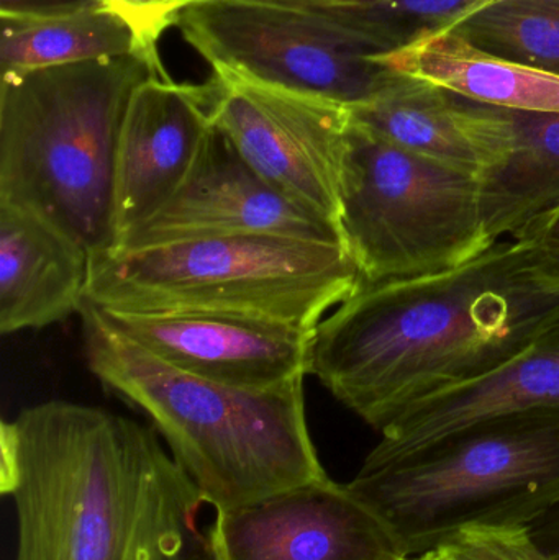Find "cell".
<instances>
[{
  "mask_svg": "<svg viewBox=\"0 0 559 560\" xmlns=\"http://www.w3.org/2000/svg\"><path fill=\"white\" fill-rule=\"evenodd\" d=\"M212 124L272 187L340 226L350 108L213 74Z\"/></svg>",
  "mask_w": 559,
  "mask_h": 560,
  "instance_id": "9c48e42d",
  "label": "cell"
},
{
  "mask_svg": "<svg viewBox=\"0 0 559 560\" xmlns=\"http://www.w3.org/2000/svg\"><path fill=\"white\" fill-rule=\"evenodd\" d=\"M559 316V287L524 242L462 268L363 282L314 331L308 374L377 433L414 405L482 377Z\"/></svg>",
  "mask_w": 559,
  "mask_h": 560,
  "instance_id": "6da1fadb",
  "label": "cell"
},
{
  "mask_svg": "<svg viewBox=\"0 0 559 560\" xmlns=\"http://www.w3.org/2000/svg\"><path fill=\"white\" fill-rule=\"evenodd\" d=\"M318 16L361 36L381 55L446 32L491 0H259Z\"/></svg>",
  "mask_w": 559,
  "mask_h": 560,
  "instance_id": "ffe728a7",
  "label": "cell"
},
{
  "mask_svg": "<svg viewBox=\"0 0 559 560\" xmlns=\"http://www.w3.org/2000/svg\"><path fill=\"white\" fill-rule=\"evenodd\" d=\"M538 408H559V316L494 371L404 411L364 460L396 459L468 424Z\"/></svg>",
  "mask_w": 559,
  "mask_h": 560,
  "instance_id": "9a60e30c",
  "label": "cell"
},
{
  "mask_svg": "<svg viewBox=\"0 0 559 560\" xmlns=\"http://www.w3.org/2000/svg\"><path fill=\"white\" fill-rule=\"evenodd\" d=\"M462 102L481 164L476 177L489 238H522L559 207V114Z\"/></svg>",
  "mask_w": 559,
  "mask_h": 560,
  "instance_id": "5bb4252c",
  "label": "cell"
},
{
  "mask_svg": "<svg viewBox=\"0 0 559 560\" xmlns=\"http://www.w3.org/2000/svg\"><path fill=\"white\" fill-rule=\"evenodd\" d=\"M442 560H559L538 545L531 526H471L436 546Z\"/></svg>",
  "mask_w": 559,
  "mask_h": 560,
  "instance_id": "7402d4cb",
  "label": "cell"
},
{
  "mask_svg": "<svg viewBox=\"0 0 559 560\" xmlns=\"http://www.w3.org/2000/svg\"><path fill=\"white\" fill-rule=\"evenodd\" d=\"M340 230L363 282L440 275L496 245L482 219L475 174L400 150L353 118Z\"/></svg>",
  "mask_w": 559,
  "mask_h": 560,
  "instance_id": "52a82bcc",
  "label": "cell"
},
{
  "mask_svg": "<svg viewBox=\"0 0 559 560\" xmlns=\"http://www.w3.org/2000/svg\"><path fill=\"white\" fill-rule=\"evenodd\" d=\"M404 560H442V558H440L439 551L433 549V551L423 552V555L412 556V558H406Z\"/></svg>",
  "mask_w": 559,
  "mask_h": 560,
  "instance_id": "484cf974",
  "label": "cell"
},
{
  "mask_svg": "<svg viewBox=\"0 0 559 560\" xmlns=\"http://www.w3.org/2000/svg\"><path fill=\"white\" fill-rule=\"evenodd\" d=\"M153 78H167L158 55L2 74L0 203L36 213L91 256L114 249L121 125Z\"/></svg>",
  "mask_w": 559,
  "mask_h": 560,
  "instance_id": "277c9868",
  "label": "cell"
},
{
  "mask_svg": "<svg viewBox=\"0 0 559 560\" xmlns=\"http://www.w3.org/2000/svg\"><path fill=\"white\" fill-rule=\"evenodd\" d=\"M0 25L2 74L124 56L158 55L156 43L150 42L112 7L58 19L0 16Z\"/></svg>",
  "mask_w": 559,
  "mask_h": 560,
  "instance_id": "d6986e66",
  "label": "cell"
},
{
  "mask_svg": "<svg viewBox=\"0 0 559 560\" xmlns=\"http://www.w3.org/2000/svg\"><path fill=\"white\" fill-rule=\"evenodd\" d=\"M174 26L213 74L353 108L396 71L373 45L301 10L259 0H194Z\"/></svg>",
  "mask_w": 559,
  "mask_h": 560,
  "instance_id": "ba28073f",
  "label": "cell"
},
{
  "mask_svg": "<svg viewBox=\"0 0 559 560\" xmlns=\"http://www.w3.org/2000/svg\"><path fill=\"white\" fill-rule=\"evenodd\" d=\"M213 560H404L386 523L330 477L217 510Z\"/></svg>",
  "mask_w": 559,
  "mask_h": 560,
  "instance_id": "8fae6325",
  "label": "cell"
},
{
  "mask_svg": "<svg viewBox=\"0 0 559 560\" xmlns=\"http://www.w3.org/2000/svg\"><path fill=\"white\" fill-rule=\"evenodd\" d=\"M557 549H558V552H559V546H558V548H557Z\"/></svg>",
  "mask_w": 559,
  "mask_h": 560,
  "instance_id": "4316f807",
  "label": "cell"
},
{
  "mask_svg": "<svg viewBox=\"0 0 559 560\" xmlns=\"http://www.w3.org/2000/svg\"><path fill=\"white\" fill-rule=\"evenodd\" d=\"M194 0H107L128 22L133 23L150 42L156 43L167 26H174L184 7Z\"/></svg>",
  "mask_w": 559,
  "mask_h": 560,
  "instance_id": "603a6c76",
  "label": "cell"
},
{
  "mask_svg": "<svg viewBox=\"0 0 559 560\" xmlns=\"http://www.w3.org/2000/svg\"><path fill=\"white\" fill-rule=\"evenodd\" d=\"M15 560H213L203 497L153 427L48 400L0 427Z\"/></svg>",
  "mask_w": 559,
  "mask_h": 560,
  "instance_id": "7a4b0ae2",
  "label": "cell"
},
{
  "mask_svg": "<svg viewBox=\"0 0 559 560\" xmlns=\"http://www.w3.org/2000/svg\"><path fill=\"white\" fill-rule=\"evenodd\" d=\"M347 486L407 558L471 526H531L559 506V408L488 418L406 456L364 460Z\"/></svg>",
  "mask_w": 559,
  "mask_h": 560,
  "instance_id": "5b68a950",
  "label": "cell"
},
{
  "mask_svg": "<svg viewBox=\"0 0 559 560\" xmlns=\"http://www.w3.org/2000/svg\"><path fill=\"white\" fill-rule=\"evenodd\" d=\"M380 59L394 71L481 104L559 114V75L482 52L450 30Z\"/></svg>",
  "mask_w": 559,
  "mask_h": 560,
  "instance_id": "e0dca14e",
  "label": "cell"
},
{
  "mask_svg": "<svg viewBox=\"0 0 559 560\" xmlns=\"http://www.w3.org/2000/svg\"><path fill=\"white\" fill-rule=\"evenodd\" d=\"M210 128L209 82L176 84L170 78H153L135 91L115 161V246L176 192Z\"/></svg>",
  "mask_w": 559,
  "mask_h": 560,
  "instance_id": "4fadbf2b",
  "label": "cell"
},
{
  "mask_svg": "<svg viewBox=\"0 0 559 560\" xmlns=\"http://www.w3.org/2000/svg\"><path fill=\"white\" fill-rule=\"evenodd\" d=\"M360 282L340 243L216 236L92 255L85 300L114 312L232 313L315 329Z\"/></svg>",
  "mask_w": 559,
  "mask_h": 560,
  "instance_id": "8992f818",
  "label": "cell"
},
{
  "mask_svg": "<svg viewBox=\"0 0 559 560\" xmlns=\"http://www.w3.org/2000/svg\"><path fill=\"white\" fill-rule=\"evenodd\" d=\"M107 0H0L2 19H58L88 10L104 9Z\"/></svg>",
  "mask_w": 559,
  "mask_h": 560,
  "instance_id": "d4e9b609",
  "label": "cell"
},
{
  "mask_svg": "<svg viewBox=\"0 0 559 560\" xmlns=\"http://www.w3.org/2000/svg\"><path fill=\"white\" fill-rule=\"evenodd\" d=\"M450 32L496 58L559 75V0H491Z\"/></svg>",
  "mask_w": 559,
  "mask_h": 560,
  "instance_id": "44dd1931",
  "label": "cell"
},
{
  "mask_svg": "<svg viewBox=\"0 0 559 560\" xmlns=\"http://www.w3.org/2000/svg\"><path fill=\"white\" fill-rule=\"evenodd\" d=\"M79 315L89 371L150 418L216 512L328 477L307 427L305 378L271 388L217 384L112 331L88 300Z\"/></svg>",
  "mask_w": 559,
  "mask_h": 560,
  "instance_id": "3957f363",
  "label": "cell"
},
{
  "mask_svg": "<svg viewBox=\"0 0 559 560\" xmlns=\"http://www.w3.org/2000/svg\"><path fill=\"white\" fill-rule=\"evenodd\" d=\"M351 118L387 143L453 170L478 176L479 156L466 127L462 95L397 72Z\"/></svg>",
  "mask_w": 559,
  "mask_h": 560,
  "instance_id": "ac0fdd59",
  "label": "cell"
},
{
  "mask_svg": "<svg viewBox=\"0 0 559 560\" xmlns=\"http://www.w3.org/2000/svg\"><path fill=\"white\" fill-rule=\"evenodd\" d=\"M91 255L42 217L0 203V332L56 325L81 312Z\"/></svg>",
  "mask_w": 559,
  "mask_h": 560,
  "instance_id": "2e32d148",
  "label": "cell"
},
{
  "mask_svg": "<svg viewBox=\"0 0 559 560\" xmlns=\"http://www.w3.org/2000/svg\"><path fill=\"white\" fill-rule=\"evenodd\" d=\"M515 242L531 246L540 275L559 287V207Z\"/></svg>",
  "mask_w": 559,
  "mask_h": 560,
  "instance_id": "cb8c5ba5",
  "label": "cell"
},
{
  "mask_svg": "<svg viewBox=\"0 0 559 560\" xmlns=\"http://www.w3.org/2000/svg\"><path fill=\"white\" fill-rule=\"evenodd\" d=\"M91 306L108 329L194 377L271 388L308 374L315 329L232 313H133Z\"/></svg>",
  "mask_w": 559,
  "mask_h": 560,
  "instance_id": "7c38bea8",
  "label": "cell"
},
{
  "mask_svg": "<svg viewBox=\"0 0 559 560\" xmlns=\"http://www.w3.org/2000/svg\"><path fill=\"white\" fill-rule=\"evenodd\" d=\"M240 235L345 245L340 226L334 220L302 206L263 179L212 124L176 192L114 249Z\"/></svg>",
  "mask_w": 559,
  "mask_h": 560,
  "instance_id": "30bf717a",
  "label": "cell"
}]
</instances>
